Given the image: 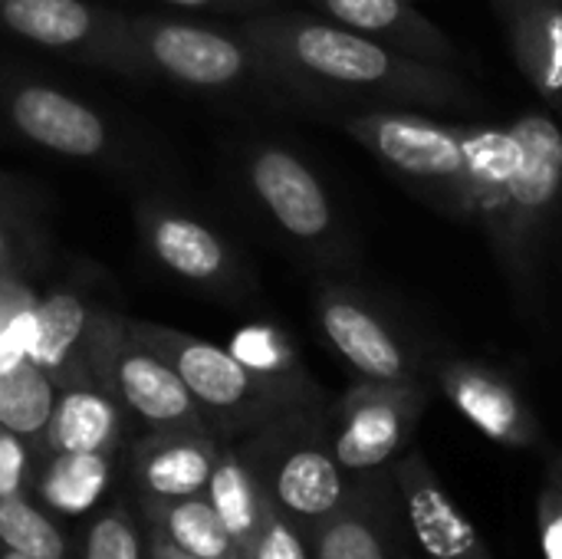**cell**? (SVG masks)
<instances>
[{
  "label": "cell",
  "mask_w": 562,
  "mask_h": 559,
  "mask_svg": "<svg viewBox=\"0 0 562 559\" xmlns=\"http://www.w3.org/2000/svg\"><path fill=\"white\" fill-rule=\"evenodd\" d=\"M33 481L30 445L0 425V497H23Z\"/></svg>",
  "instance_id": "31"
},
{
  "label": "cell",
  "mask_w": 562,
  "mask_h": 559,
  "mask_svg": "<svg viewBox=\"0 0 562 559\" xmlns=\"http://www.w3.org/2000/svg\"><path fill=\"white\" fill-rule=\"evenodd\" d=\"M263 491L286 521L300 524H319L349 501L339 461L313 438H296L273 455Z\"/></svg>",
  "instance_id": "13"
},
{
  "label": "cell",
  "mask_w": 562,
  "mask_h": 559,
  "mask_svg": "<svg viewBox=\"0 0 562 559\" xmlns=\"http://www.w3.org/2000/svg\"><path fill=\"white\" fill-rule=\"evenodd\" d=\"M510 46L527 82L553 105L562 102V0H520L510 13Z\"/></svg>",
  "instance_id": "19"
},
{
  "label": "cell",
  "mask_w": 562,
  "mask_h": 559,
  "mask_svg": "<svg viewBox=\"0 0 562 559\" xmlns=\"http://www.w3.org/2000/svg\"><path fill=\"white\" fill-rule=\"evenodd\" d=\"M234 356L250 366L254 372L267 376V379H283L290 382V366H293V356L290 349L280 343L277 333L270 329H244L237 339H234Z\"/></svg>",
  "instance_id": "28"
},
{
  "label": "cell",
  "mask_w": 562,
  "mask_h": 559,
  "mask_svg": "<svg viewBox=\"0 0 562 559\" xmlns=\"http://www.w3.org/2000/svg\"><path fill=\"white\" fill-rule=\"evenodd\" d=\"M99 313L72 290H49L33 300V329L26 356L53 376L56 385L92 379L89 349Z\"/></svg>",
  "instance_id": "14"
},
{
  "label": "cell",
  "mask_w": 562,
  "mask_h": 559,
  "mask_svg": "<svg viewBox=\"0 0 562 559\" xmlns=\"http://www.w3.org/2000/svg\"><path fill=\"white\" fill-rule=\"evenodd\" d=\"M89 369L92 379L102 382L115 402L142 418L151 432H204V415L175 366L132 336L128 320L99 313Z\"/></svg>",
  "instance_id": "5"
},
{
  "label": "cell",
  "mask_w": 562,
  "mask_h": 559,
  "mask_svg": "<svg viewBox=\"0 0 562 559\" xmlns=\"http://www.w3.org/2000/svg\"><path fill=\"white\" fill-rule=\"evenodd\" d=\"M412 3H415V0H412Z\"/></svg>",
  "instance_id": "37"
},
{
  "label": "cell",
  "mask_w": 562,
  "mask_h": 559,
  "mask_svg": "<svg viewBox=\"0 0 562 559\" xmlns=\"http://www.w3.org/2000/svg\"><path fill=\"white\" fill-rule=\"evenodd\" d=\"M132 336L145 346L161 353L181 382L188 385L191 399L198 402L201 415H217L227 422H250L270 418L286 412L296 402V392L283 379H267L244 366L234 349L214 346L191 333H178L168 326L151 323H128Z\"/></svg>",
  "instance_id": "4"
},
{
  "label": "cell",
  "mask_w": 562,
  "mask_h": 559,
  "mask_svg": "<svg viewBox=\"0 0 562 559\" xmlns=\"http://www.w3.org/2000/svg\"><path fill=\"white\" fill-rule=\"evenodd\" d=\"M428 405L425 382H369L352 385L336 409L329 441L342 471H375L389 465L412 438Z\"/></svg>",
  "instance_id": "6"
},
{
  "label": "cell",
  "mask_w": 562,
  "mask_h": 559,
  "mask_svg": "<svg viewBox=\"0 0 562 559\" xmlns=\"http://www.w3.org/2000/svg\"><path fill=\"white\" fill-rule=\"evenodd\" d=\"M0 544L33 559H63L66 540L26 497H0Z\"/></svg>",
  "instance_id": "26"
},
{
  "label": "cell",
  "mask_w": 562,
  "mask_h": 559,
  "mask_svg": "<svg viewBox=\"0 0 562 559\" xmlns=\"http://www.w3.org/2000/svg\"><path fill=\"white\" fill-rule=\"evenodd\" d=\"M7 112L26 142L66 158H95L109 145L105 119L92 105L53 86H20L7 102Z\"/></svg>",
  "instance_id": "12"
},
{
  "label": "cell",
  "mask_w": 562,
  "mask_h": 559,
  "mask_svg": "<svg viewBox=\"0 0 562 559\" xmlns=\"http://www.w3.org/2000/svg\"><path fill=\"white\" fill-rule=\"evenodd\" d=\"M520 142L517 165L481 227L524 300H540V270L550 227L562 201V128L547 112L510 122Z\"/></svg>",
  "instance_id": "3"
},
{
  "label": "cell",
  "mask_w": 562,
  "mask_h": 559,
  "mask_svg": "<svg viewBox=\"0 0 562 559\" xmlns=\"http://www.w3.org/2000/svg\"><path fill=\"white\" fill-rule=\"evenodd\" d=\"M435 376L448 402L491 441L507 448H537L543 441L540 422L524 402L520 389L494 366L448 359Z\"/></svg>",
  "instance_id": "10"
},
{
  "label": "cell",
  "mask_w": 562,
  "mask_h": 559,
  "mask_svg": "<svg viewBox=\"0 0 562 559\" xmlns=\"http://www.w3.org/2000/svg\"><path fill=\"white\" fill-rule=\"evenodd\" d=\"M158 504L161 511L155 514V521L161 524V537L175 550L204 559H244L231 530L224 527V521L217 517V511L204 494L181 497V501H158Z\"/></svg>",
  "instance_id": "24"
},
{
  "label": "cell",
  "mask_w": 562,
  "mask_h": 559,
  "mask_svg": "<svg viewBox=\"0 0 562 559\" xmlns=\"http://www.w3.org/2000/svg\"><path fill=\"white\" fill-rule=\"evenodd\" d=\"M112 458L109 451H89V455H49L36 478L40 501L63 517H79L109 488Z\"/></svg>",
  "instance_id": "22"
},
{
  "label": "cell",
  "mask_w": 562,
  "mask_h": 559,
  "mask_svg": "<svg viewBox=\"0 0 562 559\" xmlns=\"http://www.w3.org/2000/svg\"><path fill=\"white\" fill-rule=\"evenodd\" d=\"M319 326L329 346L369 382H422L412 346L356 290L323 287L316 297Z\"/></svg>",
  "instance_id": "7"
},
{
  "label": "cell",
  "mask_w": 562,
  "mask_h": 559,
  "mask_svg": "<svg viewBox=\"0 0 562 559\" xmlns=\"http://www.w3.org/2000/svg\"><path fill=\"white\" fill-rule=\"evenodd\" d=\"M329 20L366 33L398 53L458 69L461 53L451 36L435 26L412 0H319Z\"/></svg>",
  "instance_id": "15"
},
{
  "label": "cell",
  "mask_w": 562,
  "mask_h": 559,
  "mask_svg": "<svg viewBox=\"0 0 562 559\" xmlns=\"http://www.w3.org/2000/svg\"><path fill=\"white\" fill-rule=\"evenodd\" d=\"M0 559H33V557H23V554H16V550H3Z\"/></svg>",
  "instance_id": "35"
},
{
  "label": "cell",
  "mask_w": 562,
  "mask_h": 559,
  "mask_svg": "<svg viewBox=\"0 0 562 559\" xmlns=\"http://www.w3.org/2000/svg\"><path fill=\"white\" fill-rule=\"evenodd\" d=\"M247 46L296 79L369 96L389 109L454 112L474 105V92L458 69L398 53L336 20H257L247 26Z\"/></svg>",
  "instance_id": "2"
},
{
  "label": "cell",
  "mask_w": 562,
  "mask_h": 559,
  "mask_svg": "<svg viewBox=\"0 0 562 559\" xmlns=\"http://www.w3.org/2000/svg\"><path fill=\"white\" fill-rule=\"evenodd\" d=\"M316 559H389L379 521L349 497L336 514L316 524Z\"/></svg>",
  "instance_id": "25"
},
{
  "label": "cell",
  "mask_w": 562,
  "mask_h": 559,
  "mask_svg": "<svg viewBox=\"0 0 562 559\" xmlns=\"http://www.w3.org/2000/svg\"><path fill=\"white\" fill-rule=\"evenodd\" d=\"M171 7H184V10H201V7H214L217 0H165Z\"/></svg>",
  "instance_id": "34"
},
{
  "label": "cell",
  "mask_w": 562,
  "mask_h": 559,
  "mask_svg": "<svg viewBox=\"0 0 562 559\" xmlns=\"http://www.w3.org/2000/svg\"><path fill=\"white\" fill-rule=\"evenodd\" d=\"M204 494H207L211 507L217 511V517L224 521V527L231 530L240 557L247 559L254 540L263 530V521H267L270 507H273V501L263 491L257 471L240 455L221 451Z\"/></svg>",
  "instance_id": "20"
},
{
  "label": "cell",
  "mask_w": 562,
  "mask_h": 559,
  "mask_svg": "<svg viewBox=\"0 0 562 559\" xmlns=\"http://www.w3.org/2000/svg\"><path fill=\"white\" fill-rule=\"evenodd\" d=\"M247 559H310V554H306V544H303L300 530L277 507H270V514L263 521V530L254 540Z\"/></svg>",
  "instance_id": "30"
},
{
  "label": "cell",
  "mask_w": 562,
  "mask_h": 559,
  "mask_svg": "<svg viewBox=\"0 0 562 559\" xmlns=\"http://www.w3.org/2000/svg\"><path fill=\"white\" fill-rule=\"evenodd\" d=\"M86 559H145L142 537L122 511L95 517L86 537Z\"/></svg>",
  "instance_id": "27"
},
{
  "label": "cell",
  "mask_w": 562,
  "mask_h": 559,
  "mask_svg": "<svg viewBox=\"0 0 562 559\" xmlns=\"http://www.w3.org/2000/svg\"><path fill=\"white\" fill-rule=\"evenodd\" d=\"M142 231L155 260L181 280L217 283L231 273V254L224 241L188 214L148 208L142 214Z\"/></svg>",
  "instance_id": "17"
},
{
  "label": "cell",
  "mask_w": 562,
  "mask_h": 559,
  "mask_svg": "<svg viewBox=\"0 0 562 559\" xmlns=\"http://www.w3.org/2000/svg\"><path fill=\"white\" fill-rule=\"evenodd\" d=\"M517 3H520V0H501V7H504V10H507V13H510V10H514V7H517Z\"/></svg>",
  "instance_id": "36"
},
{
  "label": "cell",
  "mask_w": 562,
  "mask_h": 559,
  "mask_svg": "<svg viewBox=\"0 0 562 559\" xmlns=\"http://www.w3.org/2000/svg\"><path fill=\"white\" fill-rule=\"evenodd\" d=\"M148 559H204V557H188V554L175 550L161 534H155V537H151V544H148Z\"/></svg>",
  "instance_id": "33"
},
{
  "label": "cell",
  "mask_w": 562,
  "mask_h": 559,
  "mask_svg": "<svg viewBox=\"0 0 562 559\" xmlns=\"http://www.w3.org/2000/svg\"><path fill=\"white\" fill-rule=\"evenodd\" d=\"M16 257H20V241L13 234V224L0 214V280L16 270Z\"/></svg>",
  "instance_id": "32"
},
{
  "label": "cell",
  "mask_w": 562,
  "mask_h": 559,
  "mask_svg": "<svg viewBox=\"0 0 562 559\" xmlns=\"http://www.w3.org/2000/svg\"><path fill=\"white\" fill-rule=\"evenodd\" d=\"M346 132L431 208L484 221L517 165L514 125H458L415 109H362Z\"/></svg>",
  "instance_id": "1"
},
{
  "label": "cell",
  "mask_w": 562,
  "mask_h": 559,
  "mask_svg": "<svg viewBox=\"0 0 562 559\" xmlns=\"http://www.w3.org/2000/svg\"><path fill=\"white\" fill-rule=\"evenodd\" d=\"M119 422L115 395L95 379H79L59 385L43 445L49 455L112 451L119 441Z\"/></svg>",
  "instance_id": "18"
},
{
  "label": "cell",
  "mask_w": 562,
  "mask_h": 559,
  "mask_svg": "<svg viewBox=\"0 0 562 559\" xmlns=\"http://www.w3.org/2000/svg\"><path fill=\"white\" fill-rule=\"evenodd\" d=\"M247 178L257 201L267 208L283 234L306 244H326L333 237V201L316 171L300 155L280 145H260L247 161Z\"/></svg>",
  "instance_id": "9"
},
{
  "label": "cell",
  "mask_w": 562,
  "mask_h": 559,
  "mask_svg": "<svg viewBox=\"0 0 562 559\" xmlns=\"http://www.w3.org/2000/svg\"><path fill=\"white\" fill-rule=\"evenodd\" d=\"M59 385L30 356L16 359L0 372V425L20 435L26 445L43 441L53 418Z\"/></svg>",
  "instance_id": "23"
},
{
  "label": "cell",
  "mask_w": 562,
  "mask_h": 559,
  "mask_svg": "<svg viewBox=\"0 0 562 559\" xmlns=\"http://www.w3.org/2000/svg\"><path fill=\"white\" fill-rule=\"evenodd\" d=\"M217 455L207 432H155L138 445L135 471L151 501H181L207 491Z\"/></svg>",
  "instance_id": "16"
},
{
  "label": "cell",
  "mask_w": 562,
  "mask_h": 559,
  "mask_svg": "<svg viewBox=\"0 0 562 559\" xmlns=\"http://www.w3.org/2000/svg\"><path fill=\"white\" fill-rule=\"evenodd\" d=\"M398 497L425 559H494L474 524L445 491L431 465L412 451L395 465Z\"/></svg>",
  "instance_id": "11"
},
{
  "label": "cell",
  "mask_w": 562,
  "mask_h": 559,
  "mask_svg": "<svg viewBox=\"0 0 562 559\" xmlns=\"http://www.w3.org/2000/svg\"><path fill=\"white\" fill-rule=\"evenodd\" d=\"M537 537L543 559H562V458L550 465L537 497Z\"/></svg>",
  "instance_id": "29"
},
{
  "label": "cell",
  "mask_w": 562,
  "mask_h": 559,
  "mask_svg": "<svg viewBox=\"0 0 562 559\" xmlns=\"http://www.w3.org/2000/svg\"><path fill=\"white\" fill-rule=\"evenodd\" d=\"M135 30L142 56L165 76L194 89L234 86L250 69V46L198 23L145 20Z\"/></svg>",
  "instance_id": "8"
},
{
  "label": "cell",
  "mask_w": 562,
  "mask_h": 559,
  "mask_svg": "<svg viewBox=\"0 0 562 559\" xmlns=\"http://www.w3.org/2000/svg\"><path fill=\"white\" fill-rule=\"evenodd\" d=\"M0 23L46 49H79L99 36L86 0H0Z\"/></svg>",
  "instance_id": "21"
}]
</instances>
